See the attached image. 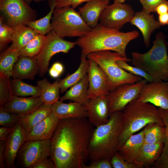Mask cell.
Returning a JSON list of instances; mask_svg holds the SVG:
<instances>
[{"instance_id":"obj_43","label":"cell","mask_w":168,"mask_h":168,"mask_svg":"<svg viewBox=\"0 0 168 168\" xmlns=\"http://www.w3.org/2000/svg\"><path fill=\"white\" fill-rule=\"evenodd\" d=\"M110 160L104 159L91 161L89 165H86L84 168H112Z\"/></svg>"},{"instance_id":"obj_53","label":"cell","mask_w":168,"mask_h":168,"mask_svg":"<svg viewBox=\"0 0 168 168\" xmlns=\"http://www.w3.org/2000/svg\"><path fill=\"white\" fill-rule=\"evenodd\" d=\"M167 48H168V43H167Z\"/></svg>"},{"instance_id":"obj_28","label":"cell","mask_w":168,"mask_h":168,"mask_svg":"<svg viewBox=\"0 0 168 168\" xmlns=\"http://www.w3.org/2000/svg\"><path fill=\"white\" fill-rule=\"evenodd\" d=\"M87 55L81 53V62L77 69L73 73L68 75L64 79L60 80V92H65L68 88L77 83L87 74L89 64V60L87 59Z\"/></svg>"},{"instance_id":"obj_30","label":"cell","mask_w":168,"mask_h":168,"mask_svg":"<svg viewBox=\"0 0 168 168\" xmlns=\"http://www.w3.org/2000/svg\"><path fill=\"white\" fill-rule=\"evenodd\" d=\"M20 56V50L11 45L0 56V74L12 77L14 66Z\"/></svg>"},{"instance_id":"obj_50","label":"cell","mask_w":168,"mask_h":168,"mask_svg":"<svg viewBox=\"0 0 168 168\" xmlns=\"http://www.w3.org/2000/svg\"><path fill=\"white\" fill-rule=\"evenodd\" d=\"M28 4L30 3L31 2L33 1L35 2H40L43 1L45 0H24Z\"/></svg>"},{"instance_id":"obj_46","label":"cell","mask_w":168,"mask_h":168,"mask_svg":"<svg viewBox=\"0 0 168 168\" xmlns=\"http://www.w3.org/2000/svg\"><path fill=\"white\" fill-rule=\"evenodd\" d=\"M6 147L5 141H0V168H4L6 167L4 162L5 151Z\"/></svg>"},{"instance_id":"obj_39","label":"cell","mask_w":168,"mask_h":168,"mask_svg":"<svg viewBox=\"0 0 168 168\" xmlns=\"http://www.w3.org/2000/svg\"><path fill=\"white\" fill-rule=\"evenodd\" d=\"M116 63L120 68L127 72L134 75L143 77L149 82H153L151 76L142 69L135 66H131L128 64L126 62L123 60H117Z\"/></svg>"},{"instance_id":"obj_34","label":"cell","mask_w":168,"mask_h":168,"mask_svg":"<svg viewBox=\"0 0 168 168\" xmlns=\"http://www.w3.org/2000/svg\"><path fill=\"white\" fill-rule=\"evenodd\" d=\"M158 110L164 123L166 130V139L162 152L152 167L168 168V109L159 107Z\"/></svg>"},{"instance_id":"obj_36","label":"cell","mask_w":168,"mask_h":168,"mask_svg":"<svg viewBox=\"0 0 168 168\" xmlns=\"http://www.w3.org/2000/svg\"><path fill=\"white\" fill-rule=\"evenodd\" d=\"M10 77L0 74V107L15 96L12 91Z\"/></svg>"},{"instance_id":"obj_37","label":"cell","mask_w":168,"mask_h":168,"mask_svg":"<svg viewBox=\"0 0 168 168\" xmlns=\"http://www.w3.org/2000/svg\"><path fill=\"white\" fill-rule=\"evenodd\" d=\"M4 17H0V49L1 50L8 43L12 42V28L5 23Z\"/></svg>"},{"instance_id":"obj_49","label":"cell","mask_w":168,"mask_h":168,"mask_svg":"<svg viewBox=\"0 0 168 168\" xmlns=\"http://www.w3.org/2000/svg\"><path fill=\"white\" fill-rule=\"evenodd\" d=\"M158 21L162 26L168 25V12L159 15Z\"/></svg>"},{"instance_id":"obj_51","label":"cell","mask_w":168,"mask_h":168,"mask_svg":"<svg viewBox=\"0 0 168 168\" xmlns=\"http://www.w3.org/2000/svg\"><path fill=\"white\" fill-rule=\"evenodd\" d=\"M114 2H118L121 3H124L126 0H113Z\"/></svg>"},{"instance_id":"obj_19","label":"cell","mask_w":168,"mask_h":168,"mask_svg":"<svg viewBox=\"0 0 168 168\" xmlns=\"http://www.w3.org/2000/svg\"><path fill=\"white\" fill-rule=\"evenodd\" d=\"M51 113L59 119L87 118L84 106L77 102L65 103L58 100L51 106Z\"/></svg>"},{"instance_id":"obj_6","label":"cell","mask_w":168,"mask_h":168,"mask_svg":"<svg viewBox=\"0 0 168 168\" xmlns=\"http://www.w3.org/2000/svg\"><path fill=\"white\" fill-rule=\"evenodd\" d=\"M87 57L95 61L105 73L110 82V91L120 85L133 84L142 79V77L129 73L117 65V60L127 62L131 60L122 57L116 52L110 50L97 51L88 54Z\"/></svg>"},{"instance_id":"obj_9","label":"cell","mask_w":168,"mask_h":168,"mask_svg":"<svg viewBox=\"0 0 168 168\" xmlns=\"http://www.w3.org/2000/svg\"><path fill=\"white\" fill-rule=\"evenodd\" d=\"M0 10L6 24L12 27L35 20L36 11L24 0H0Z\"/></svg>"},{"instance_id":"obj_47","label":"cell","mask_w":168,"mask_h":168,"mask_svg":"<svg viewBox=\"0 0 168 168\" xmlns=\"http://www.w3.org/2000/svg\"><path fill=\"white\" fill-rule=\"evenodd\" d=\"M12 128L2 126L0 128V140L5 141L9 134L12 130Z\"/></svg>"},{"instance_id":"obj_1","label":"cell","mask_w":168,"mask_h":168,"mask_svg":"<svg viewBox=\"0 0 168 168\" xmlns=\"http://www.w3.org/2000/svg\"><path fill=\"white\" fill-rule=\"evenodd\" d=\"M94 128L87 118L61 119L51 139L49 157L56 168H84Z\"/></svg>"},{"instance_id":"obj_20","label":"cell","mask_w":168,"mask_h":168,"mask_svg":"<svg viewBox=\"0 0 168 168\" xmlns=\"http://www.w3.org/2000/svg\"><path fill=\"white\" fill-rule=\"evenodd\" d=\"M109 0H90L78 10L86 24L93 28L98 24L102 12L110 4Z\"/></svg>"},{"instance_id":"obj_38","label":"cell","mask_w":168,"mask_h":168,"mask_svg":"<svg viewBox=\"0 0 168 168\" xmlns=\"http://www.w3.org/2000/svg\"><path fill=\"white\" fill-rule=\"evenodd\" d=\"M19 119V114L8 111L3 106L0 107V124L2 126L12 128Z\"/></svg>"},{"instance_id":"obj_2","label":"cell","mask_w":168,"mask_h":168,"mask_svg":"<svg viewBox=\"0 0 168 168\" xmlns=\"http://www.w3.org/2000/svg\"><path fill=\"white\" fill-rule=\"evenodd\" d=\"M139 35V32L136 30L124 32L99 24L75 42L80 48L81 53L87 55L95 52L110 50L127 58L126 49L127 45L137 38Z\"/></svg>"},{"instance_id":"obj_33","label":"cell","mask_w":168,"mask_h":168,"mask_svg":"<svg viewBox=\"0 0 168 168\" xmlns=\"http://www.w3.org/2000/svg\"><path fill=\"white\" fill-rule=\"evenodd\" d=\"M55 8V2H50V10L47 15L39 19L28 22L26 25L39 34L45 35L52 30V25L50 22Z\"/></svg>"},{"instance_id":"obj_15","label":"cell","mask_w":168,"mask_h":168,"mask_svg":"<svg viewBox=\"0 0 168 168\" xmlns=\"http://www.w3.org/2000/svg\"><path fill=\"white\" fill-rule=\"evenodd\" d=\"M26 134L19 121L12 127L5 141L4 162L7 167L14 166L18 152L26 141Z\"/></svg>"},{"instance_id":"obj_14","label":"cell","mask_w":168,"mask_h":168,"mask_svg":"<svg viewBox=\"0 0 168 168\" xmlns=\"http://www.w3.org/2000/svg\"><path fill=\"white\" fill-rule=\"evenodd\" d=\"M138 100L168 109V81L147 83L142 88Z\"/></svg>"},{"instance_id":"obj_42","label":"cell","mask_w":168,"mask_h":168,"mask_svg":"<svg viewBox=\"0 0 168 168\" xmlns=\"http://www.w3.org/2000/svg\"><path fill=\"white\" fill-rule=\"evenodd\" d=\"M90 0H56L55 7L61 8L70 6L74 9L84 2Z\"/></svg>"},{"instance_id":"obj_5","label":"cell","mask_w":168,"mask_h":168,"mask_svg":"<svg viewBox=\"0 0 168 168\" xmlns=\"http://www.w3.org/2000/svg\"><path fill=\"white\" fill-rule=\"evenodd\" d=\"M123 126L118 146L119 150L135 132L147 124L155 123L165 126L158 109L149 103L138 101V98L128 104L123 110Z\"/></svg>"},{"instance_id":"obj_32","label":"cell","mask_w":168,"mask_h":168,"mask_svg":"<svg viewBox=\"0 0 168 168\" xmlns=\"http://www.w3.org/2000/svg\"><path fill=\"white\" fill-rule=\"evenodd\" d=\"M12 91L15 96L32 97H40V87L35 86L26 83L21 80L13 79L11 81Z\"/></svg>"},{"instance_id":"obj_41","label":"cell","mask_w":168,"mask_h":168,"mask_svg":"<svg viewBox=\"0 0 168 168\" xmlns=\"http://www.w3.org/2000/svg\"><path fill=\"white\" fill-rule=\"evenodd\" d=\"M142 6V11L148 14L155 12L156 8L162 3H168L167 0H139Z\"/></svg>"},{"instance_id":"obj_16","label":"cell","mask_w":168,"mask_h":168,"mask_svg":"<svg viewBox=\"0 0 168 168\" xmlns=\"http://www.w3.org/2000/svg\"><path fill=\"white\" fill-rule=\"evenodd\" d=\"M88 121L96 127L107 123L110 117L109 101L107 96L90 99L84 105Z\"/></svg>"},{"instance_id":"obj_4","label":"cell","mask_w":168,"mask_h":168,"mask_svg":"<svg viewBox=\"0 0 168 168\" xmlns=\"http://www.w3.org/2000/svg\"><path fill=\"white\" fill-rule=\"evenodd\" d=\"M166 36L162 32L157 33L153 45L146 53H131V63L143 70L153 82L168 81V51Z\"/></svg>"},{"instance_id":"obj_27","label":"cell","mask_w":168,"mask_h":168,"mask_svg":"<svg viewBox=\"0 0 168 168\" xmlns=\"http://www.w3.org/2000/svg\"><path fill=\"white\" fill-rule=\"evenodd\" d=\"M58 79L51 83L46 78L38 81L37 86L40 89L41 98L43 104L52 105L59 100L60 86Z\"/></svg>"},{"instance_id":"obj_44","label":"cell","mask_w":168,"mask_h":168,"mask_svg":"<svg viewBox=\"0 0 168 168\" xmlns=\"http://www.w3.org/2000/svg\"><path fill=\"white\" fill-rule=\"evenodd\" d=\"M63 69V66L61 63L56 62L52 65L49 71V75L53 78H57L62 73Z\"/></svg>"},{"instance_id":"obj_7","label":"cell","mask_w":168,"mask_h":168,"mask_svg":"<svg viewBox=\"0 0 168 168\" xmlns=\"http://www.w3.org/2000/svg\"><path fill=\"white\" fill-rule=\"evenodd\" d=\"M51 20L52 30L62 38H80L92 29L83 19L79 12L70 6L55 7Z\"/></svg>"},{"instance_id":"obj_8","label":"cell","mask_w":168,"mask_h":168,"mask_svg":"<svg viewBox=\"0 0 168 168\" xmlns=\"http://www.w3.org/2000/svg\"><path fill=\"white\" fill-rule=\"evenodd\" d=\"M76 44L75 42L59 37L52 30L47 34L42 47L34 58L38 64L40 77H43L48 71L49 61L54 55L60 52L68 53Z\"/></svg>"},{"instance_id":"obj_40","label":"cell","mask_w":168,"mask_h":168,"mask_svg":"<svg viewBox=\"0 0 168 168\" xmlns=\"http://www.w3.org/2000/svg\"><path fill=\"white\" fill-rule=\"evenodd\" d=\"M110 161L113 168H138L134 162L126 161L119 151L113 156Z\"/></svg>"},{"instance_id":"obj_25","label":"cell","mask_w":168,"mask_h":168,"mask_svg":"<svg viewBox=\"0 0 168 168\" xmlns=\"http://www.w3.org/2000/svg\"><path fill=\"white\" fill-rule=\"evenodd\" d=\"M51 106L43 104L30 114L20 115L19 121L26 134L51 113Z\"/></svg>"},{"instance_id":"obj_24","label":"cell","mask_w":168,"mask_h":168,"mask_svg":"<svg viewBox=\"0 0 168 168\" xmlns=\"http://www.w3.org/2000/svg\"><path fill=\"white\" fill-rule=\"evenodd\" d=\"M144 130L131 136L118 151L127 161L134 162L144 143Z\"/></svg>"},{"instance_id":"obj_31","label":"cell","mask_w":168,"mask_h":168,"mask_svg":"<svg viewBox=\"0 0 168 168\" xmlns=\"http://www.w3.org/2000/svg\"><path fill=\"white\" fill-rule=\"evenodd\" d=\"M143 130L144 143L155 144L161 142L164 143L166 139L165 126L152 123L147 125Z\"/></svg>"},{"instance_id":"obj_3","label":"cell","mask_w":168,"mask_h":168,"mask_svg":"<svg viewBox=\"0 0 168 168\" xmlns=\"http://www.w3.org/2000/svg\"><path fill=\"white\" fill-rule=\"evenodd\" d=\"M123 126L122 111L110 114L106 123L94 128L88 148L89 160L91 161L107 159L110 160L118 151L120 138Z\"/></svg>"},{"instance_id":"obj_22","label":"cell","mask_w":168,"mask_h":168,"mask_svg":"<svg viewBox=\"0 0 168 168\" xmlns=\"http://www.w3.org/2000/svg\"><path fill=\"white\" fill-rule=\"evenodd\" d=\"M164 145L163 142L144 143L138 156L134 162L138 168L152 167L160 157Z\"/></svg>"},{"instance_id":"obj_45","label":"cell","mask_w":168,"mask_h":168,"mask_svg":"<svg viewBox=\"0 0 168 168\" xmlns=\"http://www.w3.org/2000/svg\"><path fill=\"white\" fill-rule=\"evenodd\" d=\"M31 168H56V166L51 158L48 157L34 164Z\"/></svg>"},{"instance_id":"obj_11","label":"cell","mask_w":168,"mask_h":168,"mask_svg":"<svg viewBox=\"0 0 168 168\" xmlns=\"http://www.w3.org/2000/svg\"><path fill=\"white\" fill-rule=\"evenodd\" d=\"M147 81L142 79L133 84L120 85L107 95L109 101L110 114L118 111H123L129 102L138 98L142 87Z\"/></svg>"},{"instance_id":"obj_52","label":"cell","mask_w":168,"mask_h":168,"mask_svg":"<svg viewBox=\"0 0 168 168\" xmlns=\"http://www.w3.org/2000/svg\"><path fill=\"white\" fill-rule=\"evenodd\" d=\"M55 1H56V0H51V2H55Z\"/></svg>"},{"instance_id":"obj_10","label":"cell","mask_w":168,"mask_h":168,"mask_svg":"<svg viewBox=\"0 0 168 168\" xmlns=\"http://www.w3.org/2000/svg\"><path fill=\"white\" fill-rule=\"evenodd\" d=\"M50 146V139L26 141L17 154L16 159L18 165L22 168H31L37 162L49 157Z\"/></svg>"},{"instance_id":"obj_21","label":"cell","mask_w":168,"mask_h":168,"mask_svg":"<svg viewBox=\"0 0 168 168\" xmlns=\"http://www.w3.org/2000/svg\"><path fill=\"white\" fill-rule=\"evenodd\" d=\"M43 104L40 97L25 98L15 96L3 106L11 112L22 115L31 113Z\"/></svg>"},{"instance_id":"obj_12","label":"cell","mask_w":168,"mask_h":168,"mask_svg":"<svg viewBox=\"0 0 168 168\" xmlns=\"http://www.w3.org/2000/svg\"><path fill=\"white\" fill-rule=\"evenodd\" d=\"M135 13L131 5L114 2L103 10L100 17L99 24L105 27L120 30L126 23L130 22Z\"/></svg>"},{"instance_id":"obj_29","label":"cell","mask_w":168,"mask_h":168,"mask_svg":"<svg viewBox=\"0 0 168 168\" xmlns=\"http://www.w3.org/2000/svg\"><path fill=\"white\" fill-rule=\"evenodd\" d=\"M12 44L14 48L21 49L39 34L26 25H20L12 27Z\"/></svg>"},{"instance_id":"obj_23","label":"cell","mask_w":168,"mask_h":168,"mask_svg":"<svg viewBox=\"0 0 168 168\" xmlns=\"http://www.w3.org/2000/svg\"><path fill=\"white\" fill-rule=\"evenodd\" d=\"M38 70V63L34 58L20 56L14 66L12 77L20 80H33Z\"/></svg>"},{"instance_id":"obj_17","label":"cell","mask_w":168,"mask_h":168,"mask_svg":"<svg viewBox=\"0 0 168 168\" xmlns=\"http://www.w3.org/2000/svg\"><path fill=\"white\" fill-rule=\"evenodd\" d=\"M130 23L140 30L143 35L144 44L147 48L150 45V37L152 33L162 26L159 21L156 20L153 14L142 10L135 12Z\"/></svg>"},{"instance_id":"obj_48","label":"cell","mask_w":168,"mask_h":168,"mask_svg":"<svg viewBox=\"0 0 168 168\" xmlns=\"http://www.w3.org/2000/svg\"><path fill=\"white\" fill-rule=\"evenodd\" d=\"M155 12L158 15L168 12V3H162L159 5L156 9Z\"/></svg>"},{"instance_id":"obj_13","label":"cell","mask_w":168,"mask_h":168,"mask_svg":"<svg viewBox=\"0 0 168 168\" xmlns=\"http://www.w3.org/2000/svg\"><path fill=\"white\" fill-rule=\"evenodd\" d=\"M88 59L89 61L87 72L88 98L107 96L110 92V83L108 77L95 61L91 59Z\"/></svg>"},{"instance_id":"obj_18","label":"cell","mask_w":168,"mask_h":168,"mask_svg":"<svg viewBox=\"0 0 168 168\" xmlns=\"http://www.w3.org/2000/svg\"><path fill=\"white\" fill-rule=\"evenodd\" d=\"M51 113L26 134V141L51 139L59 122Z\"/></svg>"},{"instance_id":"obj_26","label":"cell","mask_w":168,"mask_h":168,"mask_svg":"<svg viewBox=\"0 0 168 168\" xmlns=\"http://www.w3.org/2000/svg\"><path fill=\"white\" fill-rule=\"evenodd\" d=\"M89 80L87 74L80 81L70 87L59 100L63 101L70 100L83 105L89 100L87 96Z\"/></svg>"},{"instance_id":"obj_35","label":"cell","mask_w":168,"mask_h":168,"mask_svg":"<svg viewBox=\"0 0 168 168\" xmlns=\"http://www.w3.org/2000/svg\"><path fill=\"white\" fill-rule=\"evenodd\" d=\"M45 39L46 36L39 34L20 49V56L34 58L40 51Z\"/></svg>"}]
</instances>
